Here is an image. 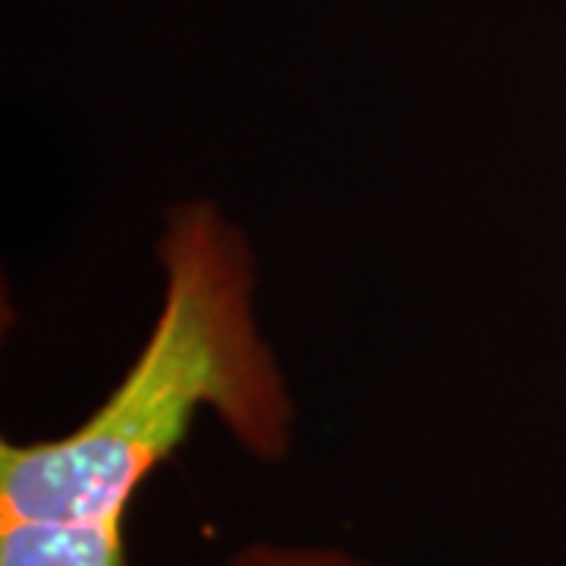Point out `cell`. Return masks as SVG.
Returning a JSON list of instances; mask_svg holds the SVG:
<instances>
[{
  "instance_id": "cell-1",
  "label": "cell",
  "mask_w": 566,
  "mask_h": 566,
  "mask_svg": "<svg viewBox=\"0 0 566 566\" xmlns=\"http://www.w3.org/2000/svg\"><path fill=\"white\" fill-rule=\"evenodd\" d=\"M161 255V318L107 403L61 441L0 447V520H126L202 406L255 457L286 453L293 412L249 315L240 243L214 214L186 211Z\"/></svg>"
},
{
  "instance_id": "cell-2",
  "label": "cell",
  "mask_w": 566,
  "mask_h": 566,
  "mask_svg": "<svg viewBox=\"0 0 566 566\" xmlns=\"http://www.w3.org/2000/svg\"><path fill=\"white\" fill-rule=\"evenodd\" d=\"M126 520H0V566H123Z\"/></svg>"
},
{
  "instance_id": "cell-3",
  "label": "cell",
  "mask_w": 566,
  "mask_h": 566,
  "mask_svg": "<svg viewBox=\"0 0 566 566\" xmlns=\"http://www.w3.org/2000/svg\"><path fill=\"white\" fill-rule=\"evenodd\" d=\"M230 566H363L337 551L312 547H252L243 551Z\"/></svg>"
}]
</instances>
